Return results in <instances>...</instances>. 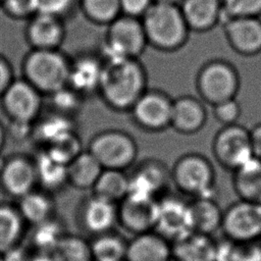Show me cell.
<instances>
[{"instance_id": "1", "label": "cell", "mask_w": 261, "mask_h": 261, "mask_svg": "<svg viewBox=\"0 0 261 261\" xmlns=\"http://www.w3.org/2000/svg\"><path fill=\"white\" fill-rule=\"evenodd\" d=\"M103 63L98 94L111 109L129 111L148 90L146 68L139 58H107Z\"/></svg>"}, {"instance_id": "2", "label": "cell", "mask_w": 261, "mask_h": 261, "mask_svg": "<svg viewBox=\"0 0 261 261\" xmlns=\"http://www.w3.org/2000/svg\"><path fill=\"white\" fill-rule=\"evenodd\" d=\"M148 45L172 52L185 46L190 29L177 4L153 2L141 17Z\"/></svg>"}, {"instance_id": "3", "label": "cell", "mask_w": 261, "mask_h": 261, "mask_svg": "<svg viewBox=\"0 0 261 261\" xmlns=\"http://www.w3.org/2000/svg\"><path fill=\"white\" fill-rule=\"evenodd\" d=\"M103 41V59L139 58L148 46L141 18L120 14L106 25Z\"/></svg>"}, {"instance_id": "4", "label": "cell", "mask_w": 261, "mask_h": 261, "mask_svg": "<svg viewBox=\"0 0 261 261\" xmlns=\"http://www.w3.org/2000/svg\"><path fill=\"white\" fill-rule=\"evenodd\" d=\"M241 86L237 68L222 59L205 63L196 77V88L203 102L211 106L234 99Z\"/></svg>"}, {"instance_id": "5", "label": "cell", "mask_w": 261, "mask_h": 261, "mask_svg": "<svg viewBox=\"0 0 261 261\" xmlns=\"http://www.w3.org/2000/svg\"><path fill=\"white\" fill-rule=\"evenodd\" d=\"M215 169L203 155L189 153L174 163L170 177L174 186L184 194L198 197H212L215 184Z\"/></svg>"}, {"instance_id": "6", "label": "cell", "mask_w": 261, "mask_h": 261, "mask_svg": "<svg viewBox=\"0 0 261 261\" xmlns=\"http://www.w3.org/2000/svg\"><path fill=\"white\" fill-rule=\"evenodd\" d=\"M88 150L104 169L125 170L132 167L138 156L134 138L120 129H106L95 135Z\"/></svg>"}, {"instance_id": "7", "label": "cell", "mask_w": 261, "mask_h": 261, "mask_svg": "<svg viewBox=\"0 0 261 261\" xmlns=\"http://www.w3.org/2000/svg\"><path fill=\"white\" fill-rule=\"evenodd\" d=\"M70 61L55 49H38L25 63V72L32 84L50 94L68 85Z\"/></svg>"}, {"instance_id": "8", "label": "cell", "mask_w": 261, "mask_h": 261, "mask_svg": "<svg viewBox=\"0 0 261 261\" xmlns=\"http://www.w3.org/2000/svg\"><path fill=\"white\" fill-rule=\"evenodd\" d=\"M212 152L219 165L236 170L254 157L250 129L238 122L223 125L214 136Z\"/></svg>"}, {"instance_id": "9", "label": "cell", "mask_w": 261, "mask_h": 261, "mask_svg": "<svg viewBox=\"0 0 261 261\" xmlns=\"http://www.w3.org/2000/svg\"><path fill=\"white\" fill-rule=\"evenodd\" d=\"M221 228L233 243L261 238V204L241 200L223 211Z\"/></svg>"}, {"instance_id": "10", "label": "cell", "mask_w": 261, "mask_h": 261, "mask_svg": "<svg viewBox=\"0 0 261 261\" xmlns=\"http://www.w3.org/2000/svg\"><path fill=\"white\" fill-rule=\"evenodd\" d=\"M159 199L128 193L117 204L118 222L136 234L152 231L158 220Z\"/></svg>"}, {"instance_id": "11", "label": "cell", "mask_w": 261, "mask_h": 261, "mask_svg": "<svg viewBox=\"0 0 261 261\" xmlns=\"http://www.w3.org/2000/svg\"><path fill=\"white\" fill-rule=\"evenodd\" d=\"M172 99L162 91L147 90L133 105V120L142 128L160 132L170 126Z\"/></svg>"}, {"instance_id": "12", "label": "cell", "mask_w": 261, "mask_h": 261, "mask_svg": "<svg viewBox=\"0 0 261 261\" xmlns=\"http://www.w3.org/2000/svg\"><path fill=\"white\" fill-rule=\"evenodd\" d=\"M156 231L166 240L173 242L193 232L190 204L176 197L159 199Z\"/></svg>"}, {"instance_id": "13", "label": "cell", "mask_w": 261, "mask_h": 261, "mask_svg": "<svg viewBox=\"0 0 261 261\" xmlns=\"http://www.w3.org/2000/svg\"><path fill=\"white\" fill-rule=\"evenodd\" d=\"M222 28L229 46L238 54L255 56L261 53L260 17H231Z\"/></svg>"}, {"instance_id": "14", "label": "cell", "mask_w": 261, "mask_h": 261, "mask_svg": "<svg viewBox=\"0 0 261 261\" xmlns=\"http://www.w3.org/2000/svg\"><path fill=\"white\" fill-rule=\"evenodd\" d=\"M103 59L94 54H83L70 61L68 87L83 97L98 93L102 72Z\"/></svg>"}, {"instance_id": "15", "label": "cell", "mask_w": 261, "mask_h": 261, "mask_svg": "<svg viewBox=\"0 0 261 261\" xmlns=\"http://www.w3.org/2000/svg\"><path fill=\"white\" fill-rule=\"evenodd\" d=\"M207 121V111L201 99L180 96L172 100L170 126L182 135L199 132Z\"/></svg>"}, {"instance_id": "16", "label": "cell", "mask_w": 261, "mask_h": 261, "mask_svg": "<svg viewBox=\"0 0 261 261\" xmlns=\"http://www.w3.org/2000/svg\"><path fill=\"white\" fill-rule=\"evenodd\" d=\"M168 178H171L170 172L160 161L146 160L128 174V193L157 198V194L166 187Z\"/></svg>"}, {"instance_id": "17", "label": "cell", "mask_w": 261, "mask_h": 261, "mask_svg": "<svg viewBox=\"0 0 261 261\" xmlns=\"http://www.w3.org/2000/svg\"><path fill=\"white\" fill-rule=\"evenodd\" d=\"M172 256L168 241L158 232L137 234L127 244L125 261H169Z\"/></svg>"}, {"instance_id": "18", "label": "cell", "mask_w": 261, "mask_h": 261, "mask_svg": "<svg viewBox=\"0 0 261 261\" xmlns=\"http://www.w3.org/2000/svg\"><path fill=\"white\" fill-rule=\"evenodd\" d=\"M82 218L89 231L98 234L109 232L118 221L117 204L93 195L84 204Z\"/></svg>"}, {"instance_id": "19", "label": "cell", "mask_w": 261, "mask_h": 261, "mask_svg": "<svg viewBox=\"0 0 261 261\" xmlns=\"http://www.w3.org/2000/svg\"><path fill=\"white\" fill-rule=\"evenodd\" d=\"M191 31L207 32L219 23L220 0H182L179 6Z\"/></svg>"}, {"instance_id": "20", "label": "cell", "mask_w": 261, "mask_h": 261, "mask_svg": "<svg viewBox=\"0 0 261 261\" xmlns=\"http://www.w3.org/2000/svg\"><path fill=\"white\" fill-rule=\"evenodd\" d=\"M176 261H217V244L207 234L191 232L171 247Z\"/></svg>"}, {"instance_id": "21", "label": "cell", "mask_w": 261, "mask_h": 261, "mask_svg": "<svg viewBox=\"0 0 261 261\" xmlns=\"http://www.w3.org/2000/svg\"><path fill=\"white\" fill-rule=\"evenodd\" d=\"M39 96L32 86L16 82L8 87L4 95V104L10 114L17 120L28 121L38 111Z\"/></svg>"}, {"instance_id": "22", "label": "cell", "mask_w": 261, "mask_h": 261, "mask_svg": "<svg viewBox=\"0 0 261 261\" xmlns=\"http://www.w3.org/2000/svg\"><path fill=\"white\" fill-rule=\"evenodd\" d=\"M232 186L241 200L261 204V159L253 157L233 170Z\"/></svg>"}, {"instance_id": "23", "label": "cell", "mask_w": 261, "mask_h": 261, "mask_svg": "<svg viewBox=\"0 0 261 261\" xmlns=\"http://www.w3.org/2000/svg\"><path fill=\"white\" fill-rule=\"evenodd\" d=\"M189 204L193 231L210 236L221 227L223 211L212 197L194 198Z\"/></svg>"}, {"instance_id": "24", "label": "cell", "mask_w": 261, "mask_h": 261, "mask_svg": "<svg viewBox=\"0 0 261 261\" xmlns=\"http://www.w3.org/2000/svg\"><path fill=\"white\" fill-rule=\"evenodd\" d=\"M104 168L87 149L67 164L68 182L81 190H92Z\"/></svg>"}, {"instance_id": "25", "label": "cell", "mask_w": 261, "mask_h": 261, "mask_svg": "<svg viewBox=\"0 0 261 261\" xmlns=\"http://www.w3.org/2000/svg\"><path fill=\"white\" fill-rule=\"evenodd\" d=\"M29 35L39 49H55L64 38V28L59 17L38 13L30 25Z\"/></svg>"}, {"instance_id": "26", "label": "cell", "mask_w": 261, "mask_h": 261, "mask_svg": "<svg viewBox=\"0 0 261 261\" xmlns=\"http://www.w3.org/2000/svg\"><path fill=\"white\" fill-rule=\"evenodd\" d=\"M129 179L125 170L104 169L94 185L93 195L118 204L128 194Z\"/></svg>"}, {"instance_id": "27", "label": "cell", "mask_w": 261, "mask_h": 261, "mask_svg": "<svg viewBox=\"0 0 261 261\" xmlns=\"http://www.w3.org/2000/svg\"><path fill=\"white\" fill-rule=\"evenodd\" d=\"M35 174L36 171L29 162L16 158L4 167L2 179L9 193L15 196H24L31 192Z\"/></svg>"}, {"instance_id": "28", "label": "cell", "mask_w": 261, "mask_h": 261, "mask_svg": "<svg viewBox=\"0 0 261 261\" xmlns=\"http://www.w3.org/2000/svg\"><path fill=\"white\" fill-rule=\"evenodd\" d=\"M54 261H94L91 244L85 239L64 234L50 252Z\"/></svg>"}, {"instance_id": "29", "label": "cell", "mask_w": 261, "mask_h": 261, "mask_svg": "<svg viewBox=\"0 0 261 261\" xmlns=\"http://www.w3.org/2000/svg\"><path fill=\"white\" fill-rule=\"evenodd\" d=\"M22 233V217L8 206H0V254L17 246Z\"/></svg>"}, {"instance_id": "30", "label": "cell", "mask_w": 261, "mask_h": 261, "mask_svg": "<svg viewBox=\"0 0 261 261\" xmlns=\"http://www.w3.org/2000/svg\"><path fill=\"white\" fill-rule=\"evenodd\" d=\"M53 203L49 197L41 193H28L22 196L19 213L30 223L37 225L51 218Z\"/></svg>"}, {"instance_id": "31", "label": "cell", "mask_w": 261, "mask_h": 261, "mask_svg": "<svg viewBox=\"0 0 261 261\" xmlns=\"http://www.w3.org/2000/svg\"><path fill=\"white\" fill-rule=\"evenodd\" d=\"M37 173L42 184L48 189H57L68 182L67 164L55 159L48 152L39 157Z\"/></svg>"}, {"instance_id": "32", "label": "cell", "mask_w": 261, "mask_h": 261, "mask_svg": "<svg viewBox=\"0 0 261 261\" xmlns=\"http://www.w3.org/2000/svg\"><path fill=\"white\" fill-rule=\"evenodd\" d=\"M85 16L92 22L108 25L121 14L119 0H82Z\"/></svg>"}, {"instance_id": "33", "label": "cell", "mask_w": 261, "mask_h": 261, "mask_svg": "<svg viewBox=\"0 0 261 261\" xmlns=\"http://www.w3.org/2000/svg\"><path fill=\"white\" fill-rule=\"evenodd\" d=\"M126 246L121 238L108 232L102 233L91 244L94 261H123Z\"/></svg>"}, {"instance_id": "34", "label": "cell", "mask_w": 261, "mask_h": 261, "mask_svg": "<svg viewBox=\"0 0 261 261\" xmlns=\"http://www.w3.org/2000/svg\"><path fill=\"white\" fill-rule=\"evenodd\" d=\"M33 243L40 253L50 254L56 244L64 236L62 226L51 218L35 225Z\"/></svg>"}, {"instance_id": "35", "label": "cell", "mask_w": 261, "mask_h": 261, "mask_svg": "<svg viewBox=\"0 0 261 261\" xmlns=\"http://www.w3.org/2000/svg\"><path fill=\"white\" fill-rule=\"evenodd\" d=\"M83 150L79 136L72 132L51 144L49 154L62 163L68 164Z\"/></svg>"}, {"instance_id": "36", "label": "cell", "mask_w": 261, "mask_h": 261, "mask_svg": "<svg viewBox=\"0 0 261 261\" xmlns=\"http://www.w3.org/2000/svg\"><path fill=\"white\" fill-rule=\"evenodd\" d=\"M72 132L74 130L71 119L67 116L61 115L50 117L48 120L42 123L40 128L41 137L50 144Z\"/></svg>"}, {"instance_id": "37", "label": "cell", "mask_w": 261, "mask_h": 261, "mask_svg": "<svg viewBox=\"0 0 261 261\" xmlns=\"http://www.w3.org/2000/svg\"><path fill=\"white\" fill-rule=\"evenodd\" d=\"M221 3L230 17L261 15V0H222Z\"/></svg>"}, {"instance_id": "38", "label": "cell", "mask_w": 261, "mask_h": 261, "mask_svg": "<svg viewBox=\"0 0 261 261\" xmlns=\"http://www.w3.org/2000/svg\"><path fill=\"white\" fill-rule=\"evenodd\" d=\"M52 95L55 106L61 112L66 114L73 113L80 110L83 98H85L68 86L56 91Z\"/></svg>"}, {"instance_id": "39", "label": "cell", "mask_w": 261, "mask_h": 261, "mask_svg": "<svg viewBox=\"0 0 261 261\" xmlns=\"http://www.w3.org/2000/svg\"><path fill=\"white\" fill-rule=\"evenodd\" d=\"M228 261H261V243L259 240L233 243Z\"/></svg>"}, {"instance_id": "40", "label": "cell", "mask_w": 261, "mask_h": 261, "mask_svg": "<svg viewBox=\"0 0 261 261\" xmlns=\"http://www.w3.org/2000/svg\"><path fill=\"white\" fill-rule=\"evenodd\" d=\"M213 115L222 125L237 123L241 116V106L237 99H229L212 106Z\"/></svg>"}, {"instance_id": "41", "label": "cell", "mask_w": 261, "mask_h": 261, "mask_svg": "<svg viewBox=\"0 0 261 261\" xmlns=\"http://www.w3.org/2000/svg\"><path fill=\"white\" fill-rule=\"evenodd\" d=\"M38 1L39 0H2L6 10L16 16H24L33 12H38Z\"/></svg>"}, {"instance_id": "42", "label": "cell", "mask_w": 261, "mask_h": 261, "mask_svg": "<svg viewBox=\"0 0 261 261\" xmlns=\"http://www.w3.org/2000/svg\"><path fill=\"white\" fill-rule=\"evenodd\" d=\"M72 0H39L38 13L60 17L70 8Z\"/></svg>"}, {"instance_id": "43", "label": "cell", "mask_w": 261, "mask_h": 261, "mask_svg": "<svg viewBox=\"0 0 261 261\" xmlns=\"http://www.w3.org/2000/svg\"><path fill=\"white\" fill-rule=\"evenodd\" d=\"M121 14L141 18L154 0H119Z\"/></svg>"}, {"instance_id": "44", "label": "cell", "mask_w": 261, "mask_h": 261, "mask_svg": "<svg viewBox=\"0 0 261 261\" xmlns=\"http://www.w3.org/2000/svg\"><path fill=\"white\" fill-rule=\"evenodd\" d=\"M250 139L254 157L261 159V122L250 129Z\"/></svg>"}, {"instance_id": "45", "label": "cell", "mask_w": 261, "mask_h": 261, "mask_svg": "<svg viewBox=\"0 0 261 261\" xmlns=\"http://www.w3.org/2000/svg\"><path fill=\"white\" fill-rule=\"evenodd\" d=\"M4 261H29L30 258H28L24 251L18 246H15L2 254Z\"/></svg>"}, {"instance_id": "46", "label": "cell", "mask_w": 261, "mask_h": 261, "mask_svg": "<svg viewBox=\"0 0 261 261\" xmlns=\"http://www.w3.org/2000/svg\"><path fill=\"white\" fill-rule=\"evenodd\" d=\"M8 79H9L8 68L5 65V63L2 60H0V93L5 88V86H7Z\"/></svg>"}, {"instance_id": "47", "label": "cell", "mask_w": 261, "mask_h": 261, "mask_svg": "<svg viewBox=\"0 0 261 261\" xmlns=\"http://www.w3.org/2000/svg\"><path fill=\"white\" fill-rule=\"evenodd\" d=\"M29 261H54L53 258L51 257L50 254H46V253H39L38 255H36L33 258H30Z\"/></svg>"}, {"instance_id": "48", "label": "cell", "mask_w": 261, "mask_h": 261, "mask_svg": "<svg viewBox=\"0 0 261 261\" xmlns=\"http://www.w3.org/2000/svg\"><path fill=\"white\" fill-rule=\"evenodd\" d=\"M179 0H154V2H160V3H168V4H176Z\"/></svg>"}, {"instance_id": "49", "label": "cell", "mask_w": 261, "mask_h": 261, "mask_svg": "<svg viewBox=\"0 0 261 261\" xmlns=\"http://www.w3.org/2000/svg\"><path fill=\"white\" fill-rule=\"evenodd\" d=\"M2 138H3V134H2V129H1V127H0V146H1V144H2Z\"/></svg>"}, {"instance_id": "50", "label": "cell", "mask_w": 261, "mask_h": 261, "mask_svg": "<svg viewBox=\"0 0 261 261\" xmlns=\"http://www.w3.org/2000/svg\"><path fill=\"white\" fill-rule=\"evenodd\" d=\"M0 261H4V260H3V256H2L1 254H0Z\"/></svg>"}, {"instance_id": "51", "label": "cell", "mask_w": 261, "mask_h": 261, "mask_svg": "<svg viewBox=\"0 0 261 261\" xmlns=\"http://www.w3.org/2000/svg\"><path fill=\"white\" fill-rule=\"evenodd\" d=\"M169 261H176V260H171V259H170V260H169Z\"/></svg>"}]
</instances>
